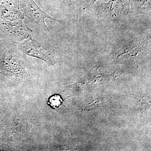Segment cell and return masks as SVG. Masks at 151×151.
<instances>
[{"instance_id":"cell-1","label":"cell","mask_w":151,"mask_h":151,"mask_svg":"<svg viewBox=\"0 0 151 151\" xmlns=\"http://www.w3.org/2000/svg\"><path fill=\"white\" fill-rule=\"evenodd\" d=\"M21 10L24 15L32 21L40 25L46 30H49L45 23V19H48L51 20L59 21L50 16L37 5L34 0H14Z\"/></svg>"},{"instance_id":"cell-2","label":"cell","mask_w":151,"mask_h":151,"mask_svg":"<svg viewBox=\"0 0 151 151\" xmlns=\"http://www.w3.org/2000/svg\"><path fill=\"white\" fill-rule=\"evenodd\" d=\"M3 68L6 74L14 80L24 79L29 76L21 61L11 52L5 54L3 60Z\"/></svg>"},{"instance_id":"cell-3","label":"cell","mask_w":151,"mask_h":151,"mask_svg":"<svg viewBox=\"0 0 151 151\" xmlns=\"http://www.w3.org/2000/svg\"><path fill=\"white\" fill-rule=\"evenodd\" d=\"M19 47L24 54L43 60L49 65H54L55 61L49 52L41 46L33 39L29 38L19 44Z\"/></svg>"},{"instance_id":"cell-4","label":"cell","mask_w":151,"mask_h":151,"mask_svg":"<svg viewBox=\"0 0 151 151\" xmlns=\"http://www.w3.org/2000/svg\"><path fill=\"white\" fill-rule=\"evenodd\" d=\"M129 9L127 0H109L108 2L102 3L96 8L98 14L114 18L125 13Z\"/></svg>"},{"instance_id":"cell-5","label":"cell","mask_w":151,"mask_h":151,"mask_svg":"<svg viewBox=\"0 0 151 151\" xmlns=\"http://www.w3.org/2000/svg\"><path fill=\"white\" fill-rule=\"evenodd\" d=\"M7 1L0 5V13L5 19L9 22L22 20L24 15L14 0Z\"/></svg>"},{"instance_id":"cell-6","label":"cell","mask_w":151,"mask_h":151,"mask_svg":"<svg viewBox=\"0 0 151 151\" xmlns=\"http://www.w3.org/2000/svg\"><path fill=\"white\" fill-rule=\"evenodd\" d=\"M7 27L11 33L16 37H19L21 39L24 40L30 37L31 30L23 24L22 20L14 22H8Z\"/></svg>"},{"instance_id":"cell-7","label":"cell","mask_w":151,"mask_h":151,"mask_svg":"<svg viewBox=\"0 0 151 151\" xmlns=\"http://www.w3.org/2000/svg\"><path fill=\"white\" fill-rule=\"evenodd\" d=\"M133 13L147 14L151 12V0H127Z\"/></svg>"},{"instance_id":"cell-8","label":"cell","mask_w":151,"mask_h":151,"mask_svg":"<svg viewBox=\"0 0 151 151\" xmlns=\"http://www.w3.org/2000/svg\"><path fill=\"white\" fill-rule=\"evenodd\" d=\"M63 103V100L61 97L59 95L55 94L50 97L47 103L52 108L58 109L62 105Z\"/></svg>"},{"instance_id":"cell-9","label":"cell","mask_w":151,"mask_h":151,"mask_svg":"<svg viewBox=\"0 0 151 151\" xmlns=\"http://www.w3.org/2000/svg\"><path fill=\"white\" fill-rule=\"evenodd\" d=\"M98 0H91V4L93 5Z\"/></svg>"}]
</instances>
